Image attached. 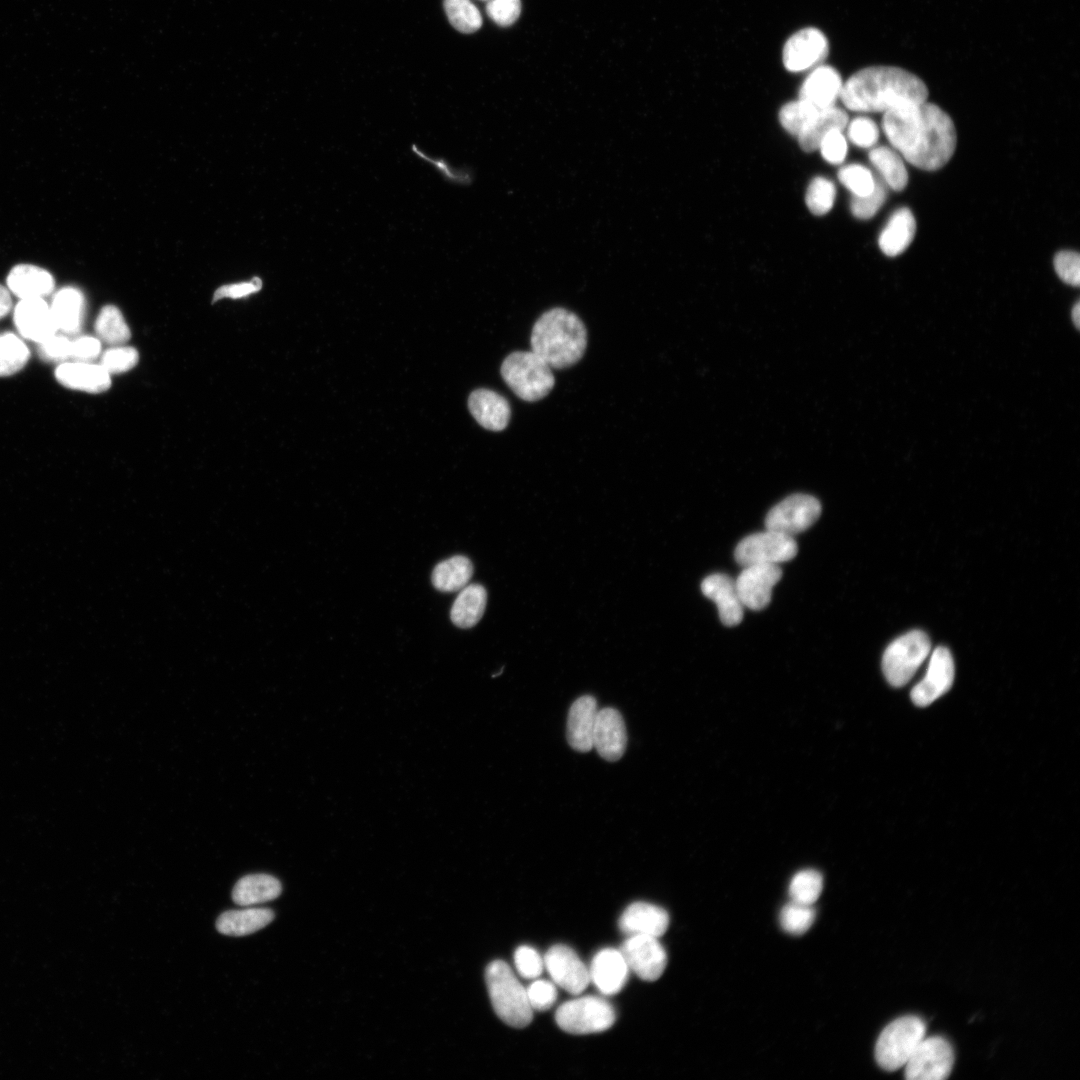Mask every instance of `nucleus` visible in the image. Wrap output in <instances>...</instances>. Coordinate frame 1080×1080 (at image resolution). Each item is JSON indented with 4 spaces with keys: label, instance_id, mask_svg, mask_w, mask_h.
Here are the masks:
<instances>
[{
    "label": "nucleus",
    "instance_id": "obj_1",
    "mask_svg": "<svg viewBox=\"0 0 1080 1080\" xmlns=\"http://www.w3.org/2000/svg\"><path fill=\"white\" fill-rule=\"evenodd\" d=\"M882 129L902 158L926 171L943 167L953 156L957 144L951 117L927 100L884 112Z\"/></svg>",
    "mask_w": 1080,
    "mask_h": 1080
},
{
    "label": "nucleus",
    "instance_id": "obj_2",
    "mask_svg": "<svg viewBox=\"0 0 1080 1080\" xmlns=\"http://www.w3.org/2000/svg\"><path fill=\"white\" fill-rule=\"evenodd\" d=\"M928 89L914 73L898 67L875 65L853 73L844 83L840 99L854 112H886L926 101Z\"/></svg>",
    "mask_w": 1080,
    "mask_h": 1080
},
{
    "label": "nucleus",
    "instance_id": "obj_3",
    "mask_svg": "<svg viewBox=\"0 0 1080 1080\" xmlns=\"http://www.w3.org/2000/svg\"><path fill=\"white\" fill-rule=\"evenodd\" d=\"M531 351L552 368L563 369L577 363L587 346V331L581 319L564 308L544 312L535 322Z\"/></svg>",
    "mask_w": 1080,
    "mask_h": 1080
},
{
    "label": "nucleus",
    "instance_id": "obj_4",
    "mask_svg": "<svg viewBox=\"0 0 1080 1080\" xmlns=\"http://www.w3.org/2000/svg\"><path fill=\"white\" fill-rule=\"evenodd\" d=\"M485 981L493 1009L504 1023L514 1028H524L531 1023L533 1009L527 990L506 962H490L485 970Z\"/></svg>",
    "mask_w": 1080,
    "mask_h": 1080
},
{
    "label": "nucleus",
    "instance_id": "obj_5",
    "mask_svg": "<svg viewBox=\"0 0 1080 1080\" xmlns=\"http://www.w3.org/2000/svg\"><path fill=\"white\" fill-rule=\"evenodd\" d=\"M501 375L519 398L530 402L548 395L555 383L552 367L533 351L509 354L501 365Z\"/></svg>",
    "mask_w": 1080,
    "mask_h": 1080
},
{
    "label": "nucleus",
    "instance_id": "obj_6",
    "mask_svg": "<svg viewBox=\"0 0 1080 1080\" xmlns=\"http://www.w3.org/2000/svg\"><path fill=\"white\" fill-rule=\"evenodd\" d=\"M925 1022L912 1015L902 1016L889 1023L880 1033L875 1045V1059L886 1071L903 1067L925 1037Z\"/></svg>",
    "mask_w": 1080,
    "mask_h": 1080
},
{
    "label": "nucleus",
    "instance_id": "obj_7",
    "mask_svg": "<svg viewBox=\"0 0 1080 1080\" xmlns=\"http://www.w3.org/2000/svg\"><path fill=\"white\" fill-rule=\"evenodd\" d=\"M929 637L920 630L910 631L891 642L882 658V669L894 687L905 685L930 653Z\"/></svg>",
    "mask_w": 1080,
    "mask_h": 1080
},
{
    "label": "nucleus",
    "instance_id": "obj_8",
    "mask_svg": "<svg viewBox=\"0 0 1080 1080\" xmlns=\"http://www.w3.org/2000/svg\"><path fill=\"white\" fill-rule=\"evenodd\" d=\"M615 1019L613 1006L597 996H584L567 1001L555 1013L558 1026L575 1035L605 1031L614 1024Z\"/></svg>",
    "mask_w": 1080,
    "mask_h": 1080
},
{
    "label": "nucleus",
    "instance_id": "obj_9",
    "mask_svg": "<svg viewBox=\"0 0 1080 1080\" xmlns=\"http://www.w3.org/2000/svg\"><path fill=\"white\" fill-rule=\"evenodd\" d=\"M797 550L792 536L766 529L742 539L735 549V559L743 567L778 565L793 559Z\"/></svg>",
    "mask_w": 1080,
    "mask_h": 1080
},
{
    "label": "nucleus",
    "instance_id": "obj_10",
    "mask_svg": "<svg viewBox=\"0 0 1080 1080\" xmlns=\"http://www.w3.org/2000/svg\"><path fill=\"white\" fill-rule=\"evenodd\" d=\"M951 1044L941 1036L924 1037L906 1062L908 1080H943L953 1068Z\"/></svg>",
    "mask_w": 1080,
    "mask_h": 1080
},
{
    "label": "nucleus",
    "instance_id": "obj_11",
    "mask_svg": "<svg viewBox=\"0 0 1080 1080\" xmlns=\"http://www.w3.org/2000/svg\"><path fill=\"white\" fill-rule=\"evenodd\" d=\"M829 53V41L817 27H804L791 34L782 48L784 68L792 73L809 71L822 64Z\"/></svg>",
    "mask_w": 1080,
    "mask_h": 1080
},
{
    "label": "nucleus",
    "instance_id": "obj_12",
    "mask_svg": "<svg viewBox=\"0 0 1080 1080\" xmlns=\"http://www.w3.org/2000/svg\"><path fill=\"white\" fill-rule=\"evenodd\" d=\"M821 514V504L813 496L793 494L780 501L768 512L766 529L794 536L812 526Z\"/></svg>",
    "mask_w": 1080,
    "mask_h": 1080
},
{
    "label": "nucleus",
    "instance_id": "obj_13",
    "mask_svg": "<svg viewBox=\"0 0 1080 1080\" xmlns=\"http://www.w3.org/2000/svg\"><path fill=\"white\" fill-rule=\"evenodd\" d=\"M620 952L628 968L644 981L657 980L667 964L665 949L654 936H629L623 942Z\"/></svg>",
    "mask_w": 1080,
    "mask_h": 1080
},
{
    "label": "nucleus",
    "instance_id": "obj_14",
    "mask_svg": "<svg viewBox=\"0 0 1080 1080\" xmlns=\"http://www.w3.org/2000/svg\"><path fill=\"white\" fill-rule=\"evenodd\" d=\"M543 961L554 983L565 991L577 995L588 986L589 970L570 947L562 944L550 947Z\"/></svg>",
    "mask_w": 1080,
    "mask_h": 1080
},
{
    "label": "nucleus",
    "instance_id": "obj_15",
    "mask_svg": "<svg viewBox=\"0 0 1080 1080\" xmlns=\"http://www.w3.org/2000/svg\"><path fill=\"white\" fill-rule=\"evenodd\" d=\"M954 673V661L950 651L943 646L935 648L925 676L911 691L913 703L920 707L930 705L950 689Z\"/></svg>",
    "mask_w": 1080,
    "mask_h": 1080
},
{
    "label": "nucleus",
    "instance_id": "obj_16",
    "mask_svg": "<svg viewBox=\"0 0 1080 1080\" xmlns=\"http://www.w3.org/2000/svg\"><path fill=\"white\" fill-rule=\"evenodd\" d=\"M781 576L782 570L778 565L745 566L735 580L743 606L752 610L765 608L771 600L772 589Z\"/></svg>",
    "mask_w": 1080,
    "mask_h": 1080
},
{
    "label": "nucleus",
    "instance_id": "obj_17",
    "mask_svg": "<svg viewBox=\"0 0 1080 1080\" xmlns=\"http://www.w3.org/2000/svg\"><path fill=\"white\" fill-rule=\"evenodd\" d=\"M13 320L22 337L37 343L58 330L50 306L41 297L21 299L14 309Z\"/></svg>",
    "mask_w": 1080,
    "mask_h": 1080
},
{
    "label": "nucleus",
    "instance_id": "obj_18",
    "mask_svg": "<svg viewBox=\"0 0 1080 1080\" xmlns=\"http://www.w3.org/2000/svg\"><path fill=\"white\" fill-rule=\"evenodd\" d=\"M626 745V726L620 712L611 707L598 710L593 748L603 759L614 762L623 756Z\"/></svg>",
    "mask_w": 1080,
    "mask_h": 1080
},
{
    "label": "nucleus",
    "instance_id": "obj_19",
    "mask_svg": "<svg viewBox=\"0 0 1080 1080\" xmlns=\"http://www.w3.org/2000/svg\"><path fill=\"white\" fill-rule=\"evenodd\" d=\"M843 80L839 71L831 65L819 64L809 70L799 88V99L819 109L835 106L840 98Z\"/></svg>",
    "mask_w": 1080,
    "mask_h": 1080
},
{
    "label": "nucleus",
    "instance_id": "obj_20",
    "mask_svg": "<svg viewBox=\"0 0 1080 1080\" xmlns=\"http://www.w3.org/2000/svg\"><path fill=\"white\" fill-rule=\"evenodd\" d=\"M701 590L716 604L720 620L724 625L735 626L742 621L744 606L739 598L735 580L722 573L711 574L702 581Z\"/></svg>",
    "mask_w": 1080,
    "mask_h": 1080
},
{
    "label": "nucleus",
    "instance_id": "obj_21",
    "mask_svg": "<svg viewBox=\"0 0 1080 1080\" xmlns=\"http://www.w3.org/2000/svg\"><path fill=\"white\" fill-rule=\"evenodd\" d=\"M598 714L596 699L591 695H583L571 705L568 717L566 736L568 744L578 752H588L593 748V733Z\"/></svg>",
    "mask_w": 1080,
    "mask_h": 1080
},
{
    "label": "nucleus",
    "instance_id": "obj_22",
    "mask_svg": "<svg viewBox=\"0 0 1080 1080\" xmlns=\"http://www.w3.org/2000/svg\"><path fill=\"white\" fill-rule=\"evenodd\" d=\"M620 930L628 935H648L659 937L669 925V915L665 909L646 902H634L622 913L618 922Z\"/></svg>",
    "mask_w": 1080,
    "mask_h": 1080
},
{
    "label": "nucleus",
    "instance_id": "obj_23",
    "mask_svg": "<svg viewBox=\"0 0 1080 1080\" xmlns=\"http://www.w3.org/2000/svg\"><path fill=\"white\" fill-rule=\"evenodd\" d=\"M628 970L620 950L605 948L592 959L589 969L590 981L601 993L614 995L624 987Z\"/></svg>",
    "mask_w": 1080,
    "mask_h": 1080
},
{
    "label": "nucleus",
    "instance_id": "obj_24",
    "mask_svg": "<svg viewBox=\"0 0 1080 1080\" xmlns=\"http://www.w3.org/2000/svg\"><path fill=\"white\" fill-rule=\"evenodd\" d=\"M56 380L64 387L101 393L111 386L110 374L100 365L89 362H63L55 370Z\"/></svg>",
    "mask_w": 1080,
    "mask_h": 1080
},
{
    "label": "nucleus",
    "instance_id": "obj_25",
    "mask_svg": "<svg viewBox=\"0 0 1080 1080\" xmlns=\"http://www.w3.org/2000/svg\"><path fill=\"white\" fill-rule=\"evenodd\" d=\"M468 407L475 420L491 431L504 430L511 417L507 399L489 389L473 391L468 399Z\"/></svg>",
    "mask_w": 1080,
    "mask_h": 1080
},
{
    "label": "nucleus",
    "instance_id": "obj_26",
    "mask_svg": "<svg viewBox=\"0 0 1080 1080\" xmlns=\"http://www.w3.org/2000/svg\"><path fill=\"white\" fill-rule=\"evenodd\" d=\"M916 233V220L907 207L896 210L882 229L878 244L889 257L902 254L912 243Z\"/></svg>",
    "mask_w": 1080,
    "mask_h": 1080
},
{
    "label": "nucleus",
    "instance_id": "obj_27",
    "mask_svg": "<svg viewBox=\"0 0 1080 1080\" xmlns=\"http://www.w3.org/2000/svg\"><path fill=\"white\" fill-rule=\"evenodd\" d=\"M7 285L10 291L21 299L42 298L54 289V279L41 267L19 264L9 272Z\"/></svg>",
    "mask_w": 1080,
    "mask_h": 1080
},
{
    "label": "nucleus",
    "instance_id": "obj_28",
    "mask_svg": "<svg viewBox=\"0 0 1080 1080\" xmlns=\"http://www.w3.org/2000/svg\"><path fill=\"white\" fill-rule=\"evenodd\" d=\"M50 310L58 330L65 334L79 332L85 311L82 292L74 287L60 289L53 297Z\"/></svg>",
    "mask_w": 1080,
    "mask_h": 1080
},
{
    "label": "nucleus",
    "instance_id": "obj_29",
    "mask_svg": "<svg viewBox=\"0 0 1080 1080\" xmlns=\"http://www.w3.org/2000/svg\"><path fill=\"white\" fill-rule=\"evenodd\" d=\"M273 919L274 913L268 908L229 910L218 917L216 928L224 935L245 936L264 928Z\"/></svg>",
    "mask_w": 1080,
    "mask_h": 1080
},
{
    "label": "nucleus",
    "instance_id": "obj_30",
    "mask_svg": "<svg viewBox=\"0 0 1080 1080\" xmlns=\"http://www.w3.org/2000/svg\"><path fill=\"white\" fill-rule=\"evenodd\" d=\"M282 891L279 880L268 874H250L240 878L232 891L233 901L240 906L264 903L277 898Z\"/></svg>",
    "mask_w": 1080,
    "mask_h": 1080
},
{
    "label": "nucleus",
    "instance_id": "obj_31",
    "mask_svg": "<svg viewBox=\"0 0 1080 1080\" xmlns=\"http://www.w3.org/2000/svg\"><path fill=\"white\" fill-rule=\"evenodd\" d=\"M486 604V589L480 584H468L460 590L451 607V621L459 628H471L481 620Z\"/></svg>",
    "mask_w": 1080,
    "mask_h": 1080
},
{
    "label": "nucleus",
    "instance_id": "obj_32",
    "mask_svg": "<svg viewBox=\"0 0 1080 1080\" xmlns=\"http://www.w3.org/2000/svg\"><path fill=\"white\" fill-rule=\"evenodd\" d=\"M849 122L845 110L835 106L819 109L812 122L797 136L799 145L805 152L818 149L821 139L831 130L843 131Z\"/></svg>",
    "mask_w": 1080,
    "mask_h": 1080
},
{
    "label": "nucleus",
    "instance_id": "obj_33",
    "mask_svg": "<svg viewBox=\"0 0 1080 1080\" xmlns=\"http://www.w3.org/2000/svg\"><path fill=\"white\" fill-rule=\"evenodd\" d=\"M473 572V564L469 558L456 555L435 566L431 581L441 592H457L469 584Z\"/></svg>",
    "mask_w": 1080,
    "mask_h": 1080
},
{
    "label": "nucleus",
    "instance_id": "obj_34",
    "mask_svg": "<svg viewBox=\"0 0 1080 1080\" xmlns=\"http://www.w3.org/2000/svg\"><path fill=\"white\" fill-rule=\"evenodd\" d=\"M871 164L887 187L902 191L908 183V172L902 156L892 147L878 146L868 154Z\"/></svg>",
    "mask_w": 1080,
    "mask_h": 1080
},
{
    "label": "nucleus",
    "instance_id": "obj_35",
    "mask_svg": "<svg viewBox=\"0 0 1080 1080\" xmlns=\"http://www.w3.org/2000/svg\"><path fill=\"white\" fill-rule=\"evenodd\" d=\"M94 328L99 339L112 346L124 344L131 337L129 326L114 305H106L100 310Z\"/></svg>",
    "mask_w": 1080,
    "mask_h": 1080
},
{
    "label": "nucleus",
    "instance_id": "obj_36",
    "mask_svg": "<svg viewBox=\"0 0 1080 1080\" xmlns=\"http://www.w3.org/2000/svg\"><path fill=\"white\" fill-rule=\"evenodd\" d=\"M819 108L802 100H792L785 103L778 112L781 126L789 134L798 136L815 118Z\"/></svg>",
    "mask_w": 1080,
    "mask_h": 1080
},
{
    "label": "nucleus",
    "instance_id": "obj_37",
    "mask_svg": "<svg viewBox=\"0 0 1080 1080\" xmlns=\"http://www.w3.org/2000/svg\"><path fill=\"white\" fill-rule=\"evenodd\" d=\"M30 352L26 344L13 333L0 335V376H10L27 363Z\"/></svg>",
    "mask_w": 1080,
    "mask_h": 1080
},
{
    "label": "nucleus",
    "instance_id": "obj_38",
    "mask_svg": "<svg viewBox=\"0 0 1080 1080\" xmlns=\"http://www.w3.org/2000/svg\"><path fill=\"white\" fill-rule=\"evenodd\" d=\"M443 7L451 25L461 33H473L482 26L481 13L470 0H444Z\"/></svg>",
    "mask_w": 1080,
    "mask_h": 1080
},
{
    "label": "nucleus",
    "instance_id": "obj_39",
    "mask_svg": "<svg viewBox=\"0 0 1080 1080\" xmlns=\"http://www.w3.org/2000/svg\"><path fill=\"white\" fill-rule=\"evenodd\" d=\"M823 889L822 875L812 869L797 872L789 885L791 901L813 905L819 898Z\"/></svg>",
    "mask_w": 1080,
    "mask_h": 1080
},
{
    "label": "nucleus",
    "instance_id": "obj_40",
    "mask_svg": "<svg viewBox=\"0 0 1080 1080\" xmlns=\"http://www.w3.org/2000/svg\"><path fill=\"white\" fill-rule=\"evenodd\" d=\"M836 197V187L828 178L814 177L807 188L805 203L809 211L822 216L827 214L833 207Z\"/></svg>",
    "mask_w": 1080,
    "mask_h": 1080
},
{
    "label": "nucleus",
    "instance_id": "obj_41",
    "mask_svg": "<svg viewBox=\"0 0 1080 1080\" xmlns=\"http://www.w3.org/2000/svg\"><path fill=\"white\" fill-rule=\"evenodd\" d=\"M812 905L791 901L780 911L779 921L782 929L792 935H802L809 930L815 920Z\"/></svg>",
    "mask_w": 1080,
    "mask_h": 1080
},
{
    "label": "nucleus",
    "instance_id": "obj_42",
    "mask_svg": "<svg viewBox=\"0 0 1080 1080\" xmlns=\"http://www.w3.org/2000/svg\"><path fill=\"white\" fill-rule=\"evenodd\" d=\"M838 179L855 197H864L875 188L876 176L867 167L853 163L838 170Z\"/></svg>",
    "mask_w": 1080,
    "mask_h": 1080
},
{
    "label": "nucleus",
    "instance_id": "obj_43",
    "mask_svg": "<svg viewBox=\"0 0 1080 1080\" xmlns=\"http://www.w3.org/2000/svg\"><path fill=\"white\" fill-rule=\"evenodd\" d=\"M875 176V188L870 194L864 197H851L850 210L858 219L866 220L873 217L886 200L887 186L878 175L875 174Z\"/></svg>",
    "mask_w": 1080,
    "mask_h": 1080
},
{
    "label": "nucleus",
    "instance_id": "obj_44",
    "mask_svg": "<svg viewBox=\"0 0 1080 1080\" xmlns=\"http://www.w3.org/2000/svg\"><path fill=\"white\" fill-rule=\"evenodd\" d=\"M139 360L138 351L129 346H114L101 356L100 365L109 374L124 373L132 369Z\"/></svg>",
    "mask_w": 1080,
    "mask_h": 1080
},
{
    "label": "nucleus",
    "instance_id": "obj_45",
    "mask_svg": "<svg viewBox=\"0 0 1080 1080\" xmlns=\"http://www.w3.org/2000/svg\"><path fill=\"white\" fill-rule=\"evenodd\" d=\"M846 128L848 139L858 147L870 148L879 139V128L869 117H856L848 122Z\"/></svg>",
    "mask_w": 1080,
    "mask_h": 1080
},
{
    "label": "nucleus",
    "instance_id": "obj_46",
    "mask_svg": "<svg viewBox=\"0 0 1080 1080\" xmlns=\"http://www.w3.org/2000/svg\"><path fill=\"white\" fill-rule=\"evenodd\" d=\"M412 152L420 159L433 166L434 169L447 181L458 185L471 183V173L465 169H456L441 157H431L422 151L416 144L411 146Z\"/></svg>",
    "mask_w": 1080,
    "mask_h": 1080
},
{
    "label": "nucleus",
    "instance_id": "obj_47",
    "mask_svg": "<svg viewBox=\"0 0 1080 1080\" xmlns=\"http://www.w3.org/2000/svg\"><path fill=\"white\" fill-rule=\"evenodd\" d=\"M818 149L825 161L830 164H841L847 155L848 145L846 137L841 130H831L820 141Z\"/></svg>",
    "mask_w": 1080,
    "mask_h": 1080
},
{
    "label": "nucleus",
    "instance_id": "obj_48",
    "mask_svg": "<svg viewBox=\"0 0 1080 1080\" xmlns=\"http://www.w3.org/2000/svg\"><path fill=\"white\" fill-rule=\"evenodd\" d=\"M1054 268L1060 279L1072 286L1080 283V256L1071 250L1058 252L1054 257Z\"/></svg>",
    "mask_w": 1080,
    "mask_h": 1080
},
{
    "label": "nucleus",
    "instance_id": "obj_49",
    "mask_svg": "<svg viewBox=\"0 0 1080 1080\" xmlns=\"http://www.w3.org/2000/svg\"><path fill=\"white\" fill-rule=\"evenodd\" d=\"M72 341L66 336L53 335L38 343L37 351L40 358L47 362H64L71 358Z\"/></svg>",
    "mask_w": 1080,
    "mask_h": 1080
},
{
    "label": "nucleus",
    "instance_id": "obj_50",
    "mask_svg": "<svg viewBox=\"0 0 1080 1080\" xmlns=\"http://www.w3.org/2000/svg\"><path fill=\"white\" fill-rule=\"evenodd\" d=\"M514 963L518 973L527 979L538 977L544 968V961L539 953L529 946H520L516 949Z\"/></svg>",
    "mask_w": 1080,
    "mask_h": 1080
},
{
    "label": "nucleus",
    "instance_id": "obj_51",
    "mask_svg": "<svg viewBox=\"0 0 1080 1080\" xmlns=\"http://www.w3.org/2000/svg\"><path fill=\"white\" fill-rule=\"evenodd\" d=\"M487 15L499 26H510L521 13L520 0H488Z\"/></svg>",
    "mask_w": 1080,
    "mask_h": 1080
},
{
    "label": "nucleus",
    "instance_id": "obj_52",
    "mask_svg": "<svg viewBox=\"0 0 1080 1080\" xmlns=\"http://www.w3.org/2000/svg\"><path fill=\"white\" fill-rule=\"evenodd\" d=\"M527 996L533 1010H548L557 999V990L553 983L536 980L527 989Z\"/></svg>",
    "mask_w": 1080,
    "mask_h": 1080
},
{
    "label": "nucleus",
    "instance_id": "obj_53",
    "mask_svg": "<svg viewBox=\"0 0 1080 1080\" xmlns=\"http://www.w3.org/2000/svg\"><path fill=\"white\" fill-rule=\"evenodd\" d=\"M261 288L262 281L258 277H254L249 282L223 285L215 291L213 295V302L219 301L223 298L237 299L245 297L258 292Z\"/></svg>",
    "mask_w": 1080,
    "mask_h": 1080
},
{
    "label": "nucleus",
    "instance_id": "obj_54",
    "mask_svg": "<svg viewBox=\"0 0 1080 1080\" xmlns=\"http://www.w3.org/2000/svg\"><path fill=\"white\" fill-rule=\"evenodd\" d=\"M101 351L99 339L82 336L72 341L71 358L79 362H89L97 358Z\"/></svg>",
    "mask_w": 1080,
    "mask_h": 1080
},
{
    "label": "nucleus",
    "instance_id": "obj_55",
    "mask_svg": "<svg viewBox=\"0 0 1080 1080\" xmlns=\"http://www.w3.org/2000/svg\"><path fill=\"white\" fill-rule=\"evenodd\" d=\"M12 306V300L9 291L2 285H0V318L8 314Z\"/></svg>",
    "mask_w": 1080,
    "mask_h": 1080
},
{
    "label": "nucleus",
    "instance_id": "obj_56",
    "mask_svg": "<svg viewBox=\"0 0 1080 1080\" xmlns=\"http://www.w3.org/2000/svg\"><path fill=\"white\" fill-rule=\"evenodd\" d=\"M1071 316H1072V320H1073L1074 325L1076 326V328H1079V324H1080V304H1079V302H1077L1074 305V307L1072 308Z\"/></svg>",
    "mask_w": 1080,
    "mask_h": 1080
},
{
    "label": "nucleus",
    "instance_id": "obj_57",
    "mask_svg": "<svg viewBox=\"0 0 1080 1080\" xmlns=\"http://www.w3.org/2000/svg\"><path fill=\"white\" fill-rule=\"evenodd\" d=\"M485 1V0H484Z\"/></svg>",
    "mask_w": 1080,
    "mask_h": 1080
}]
</instances>
